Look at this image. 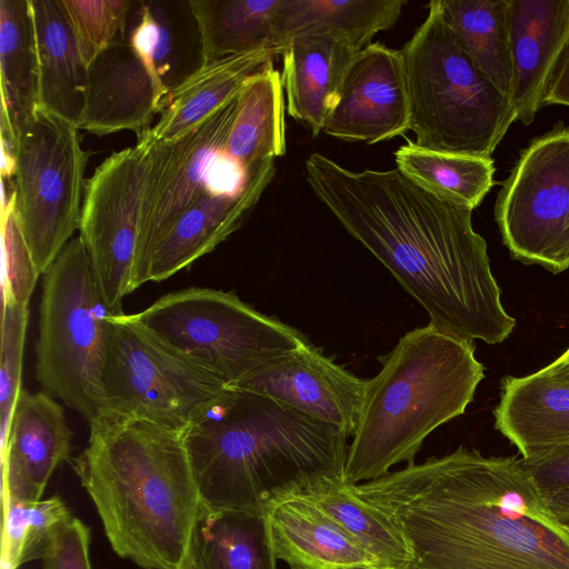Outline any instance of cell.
Returning <instances> with one entry per match:
<instances>
[{
  "label": "cell",
  "instance_id": "obj_1",
  "mask_svg": "<svg viewBox=\"0 0 569 569\" xmlns=\"http://www.w3.org/2000/svg\"><path fill=\"white\" fill-rule=\"evenodd\" d=\"M315 196L427 311L430 325L467 340H506L505 310L472 210L441 198L397 168L353 171L315 152L305 162Z\"/></svg>",
  "mask_w": 569,
  "mask_h": 569
},
{
  "label": "cell",
  "instance_id": "obj_2",
  "mask_svg": "<svg viewBox=\"0 0 569 569\" xmlns=\"http://www.w3.org/2000/svg\"><path fill=\"white\" fill-rule=\"evenodd\" d=\"M352 490L401 537L407 569H569V529L515 457L459 447Z\"/></svg>",
  "mask_w": 569,
  "mask_h": 569
},
{
  "label": "cell",
  "instance_id": "obj_3",
  "mask_svg": "<svg viewBox=\"0 0 569 569\" xmlns=\"http://www.w3.org/2000/svg\"><path fill=\"white\" fill-rule=\"evenodd\" d=\"M72 461L112 550L143 569H191L202 499L183 431L110 410Z\"/></svg>",
  "mask_w": 569,
  "mask_h": 569
},
{
  "label": "cell",
  "instance_id": "obj_4",
  "mask_svg": "<svg viewBox=\"0 0 569 569\" xmlns=\"http://www.w3.org/2000/svg\"><path fill=\"white\" fill-rule=\"evenodd\" d=\"M211 508L264 510L326 480H346L349 437L288 405L228 386L183 430Z\"/></svg>",
  "mask_w": 569,
  "mask_h": 569
},
{
  "label": "cell",
  "instance_id": "obj_5",
  "mask_svg": "<svg viewBox=\"0 0 569 569\" xmlns=\"http://www.w3.org/2000/svg\"><path fill=\"white\" fill-rule=\"evenodd\" d=\"M380 371L367 379L345 479L358 485L412 463L425 439L461 416L483 378L475 343L430 323L405 333L380 356Z\"/></svg>",
  "mask_w": 569,
  "mask_h": 569
},
{
  "label": "cell",
  "instance_id": "obj_6",
  "mask_svg": "<svg viewBox=\"0 0 569 569\" xmlns=\"http://www.w3.org/2000/svg\"><path fill=\"white\" fill-rule=\"evenodd\" d=\"M427 9L400 49L415 142L429 150L491 158L517 121L510 100L461 47L438 0Z\"/></svg>",
  "mask_w": 569,
  "mask_h": 569
},
{
  "label": "cell",
  "instance_id": "obj_7",
  "mask_svg": "<svg viewBox=\"0 0 569 569\" xmlns=\"http://www.w3.org/2000/svg\"><path fill=\"white\" fill-rule=\"evenodd\" d=\"M112 315L81 239L72 238L43 273L36 378L47 393L89 422L104 409L102 378Z\"/></svg>",
  "mask_w": 569,
  "mask_h": 569
},
{
  "label": "cell",
  "instance_id": "obj_8",
  "mask_svg": "<svg viewBox=\"0 0 569 569\" xmlns=\"http://www.w3.org/2000/svg\"><path fill=\"white\" fill-rule=\"evenodd\" d=\"M161 339L232 386L308 341L233 291L191 287L162 296L133 315Z\"/></svg>",
  "mask_w": 569,
  "mask_h": 569
},
{
  "label": "cell",
  "instance_id": "obj_9",
  "mask_svg": "<svg viewBox=\"0 0 569 569\" xmlns=\"http://www.w3.org/2000/svg\"><path fill=\"white\" fill-rule=\"evenodd\" d=\"M164 2L133 1L124 33L88 68L81 128L97 136L150 129L178 71V34Z\"/></svg>",
  "mask_w": 569,
  "mask_h": 569
},
{
  "label": "cell",
  "instance_id": "obj_10",
  "mask_svg": "<svg viewBox=\"0 0 569 569\" xmlns=\"http://www.w3.org/2000/svg\"><path fill=\"white\" fill-rule=\"evenodd\" d=\"M226 380L171 346L133 315H112L102 378L103 410L183 431Z\"/></svg>",
  "mask_w": 569,
  "mask_h": 569
},
{
  "label": "cell",
  "instance_id": "obj_11",
  "mask_svg": "<svg viewBox=\"0 0 569 569\" xmlns=\"http://www.w3.org/2000/svg\"><path fill=\"white\" fill-rule=\"evenodd\" d=\"M14 154V210L43 274L79 230L88 153L78 128L38 109Z\"/></svg>",
  "mask_w": 569,
  "mask_h": 569
},
{
  "label": "cell",
  "instance_id": "obj_12",
  "mask_svg": "<svg viewBox=\"0 0 569 569\" xmlns=\"http://www.w3.org/2000/svg\"><path fill=\"white\" fill-rule=\"evenodd\" d=\"M495 219L513 259L553 273L569 268V126L557 123L521 151Z\"/></svg>",
  "mask_w": 569,
  "mask_h": 569
},
{
  "label": "cell",
  "instance_id": "obj_13",
  "mask_svg": "<svg viewBox=\"0 0 569 569\" xmlns=\"http://www.w3.org/2000/svg\"><path fill=\"white\" fill-rule=\"evenodd\" d=\"M148 167L149 147L138 141L106 158L86 182L79 238L113 315L123 313V298L137 289Z\"/></svg>",
  "mask_w": 569,
  "mask_h": 569
},
{
  "label": "cell",
  "instance_id": "obj_14",
  "mask_svg": "<svg viewBox=\"0 0 569 569\" xmlns=\"http://www.w3.org/2000/svg\"><path fill=\"white\" fill-rule=\"evenodd\" d=\"M240 92V91H239ZM238 96L186 134L149 147V167L137 260L136 288L147 282L157 242L203 191L208 169L223 149L238 109Z\"/></svg>",
  "mask_w": 569,
  "mask_h": 569
},
{
  "label": "cell",
  "instance_id": "obj_15",
  "mask_svg": "<svg viewBox=\"0 0 569 569\" xmlns=\"http://www.w3.org/2000/svg\"><path fill=\"white\" fill-rule=\"evenodd\" d=\"M409 123L401 52L371 42L349 64L322 132L375 144L405 134L410 130Z\"/></svg>",
  "mask_w": 569,
  "mask_h": 569
},
{
  "label": "cell",
  "instance_id": "obj_16",
  "mask_svg": "<svg viewBox=\"0 0 569 569\" xmlns=\"http://www.w3.org/2000/svg\"><path fill=\"white\" fill-rule=\"evenodd\" d=\"M231 387L288 405L350 438L360 420L367 379L356 377L307 341Z\"/></svg>",
  "mask_w": 569,
  "mask_h": 569
},
{
  "label": "cell",
  "instance_id": "obj_17",
  "mask_svg": "<svg viewBox=\"0 0 569 569\" xmlns=\"http://www.w3.org/2000/svg\"><path fill=\"white\" fill-rule=\"evenodd\" d=\"M72 432L46 391L22 389L1 450L2 500H40L56 469L70 458Z\"/></svg>",
  "mask_w": 569,
  "mask_h": 569
},
{
  "label": "cell",
  "instance_id": "obj_18",
  "mask_svg": "<svg viewBox=\"0 0 569 569\" xmlns=\"http://www.w3.org/2000/svg\"><path fill=\"white\" fill-rule=\"evenodd\" d=\"M512 83L509 100L516 119L533 122L551 79L569 46V0H509Z\"/></svg>",
  "mask_w": 569,
  "mask_h": 569
},
{
  "label": "cell",
  "instance_id": "obj_19",
  "mask_svg": "<svg viewBox=\"0 0 569 569\" xmlns=\"http://www.w3.org/2000/svg\"><path fill=\"white\" fill-rule=\"evenodd\" d=\"M264 510L274 555L290 569H390L305 495Z\"/></svg>",
  "mask_w": 569,
  "mask_h": 569
},
{
  "label": "cell",
  "instance_id": "obj_20",
  "mask_svg": "<svg viewBox=\"0 0 569 569\" xmlns=\"http://www.w3.org/2000/svg\"><path fill=\"white\" fill-rule=\"evenodd\" d=\"M495 427L522 458L569 442V366L561 357L537 372L501 381Z\"/></svg>",
  "mask_w": 569,
  "mask_h": 569
},
{
  "label": "cell",
  "instance_id": "obj_21",
  "mask_svg": "<svg viewBox=\"0 0 569 569\" xmlns=\"http://www.w3.org/2000/svg\"><path fill=\"white\" fill-rule=\"evenodd\" d=\"M38 56V109L80 130L88 67L59 0H30Z\"/></svg>",
  "mask_w": 569,
  "mask_h": 569
},
{
  "label": "cell",
  "instance_id": "obj_22",
  "mask_svg": "<svg viewBox=\"0 0 569 569\" xmlns=\"http://www.w3.org/2000/svg\"><path fill=\"white\" fill-rule=\"evenodd\" d=\"M281 52L264 48L203 63L172 89L157 123L138 139L166 142L186 134L237 96L252 74Z\"/></svg>",
  "mask_w": 569,
  "mask_h": 569
},
{
  "label": "cell",
  "instance_id": "obj_23",
  "mask_svg": "<svg viewBox=\"0 0 569 569\" xmlns=\"http://www.w3.org/2000/svg\"><path fill=\"white\" fill-rule=\"evenodd\" d=\"M357 52L340 39L316 34L297 36L282 48L281 80L288 113L308 126L313 136L322 132Z\"/></svg>",
  "mask_w": 569,
  "mask_h": 569
},
{
  "label": "cell",
  "instance_id": "obj_24",
  "mask_svg": "<svg viewBox=\"0 0 569 569\" xmlns=\"http://www.w3.org/2000/svg\"><path fill=\"white\" fill-rule=\"evenodd\" d=\"M261 196L233 197L204 190L157 242L149 261L147 282L163 281L214 250L240 228Z\"/></svg>",
  "mask_w": 569,
  "mask_h": 569
},
{
  "label": "cell",
  "instance_id": "obj_25",
  "mask_svg": "<svg viewBox=\"0 0 569 569\" xmlns=\"http://www.w3.org/2000/svg\"><path fill=\"white\" fill-rule=\"evenodd\" d=\"M190 560L191 569H277L266 510L202 503Z\"/></svg>",
  "mask_w": 569,
  "mask_h": 569
},
{
  "label": "cell",
  "instance_id": "obj_26",
  "mask_svg": "<svg viewBox=\"0 0 569 569\" xmlns=\"http://www.w3.org/2000/svg\"><path fill=\"white\" fill-rule=\"evenodd\" d=\"M0 136L16 147L38 110V56L30 0H0Z\"/></svg>",
  "mask_w": 569,
  "mask_h": 569
},
{
  "label": "cell",
  "instance_id": "obj_27",
  "mask_svg": "<svg viewBox=\"0 0 569 569\" xmlns=\"http://www.w3.org/2000/svg\"><path fill=\"white\" fill-rule=\"evenodd\" d=\"M403 0H283L276 29L277 46L302 34L327 36L356 51L398 21Z\"/></svg>",
  "mask_w": 569,
  "mask_h": 569
},
{
  "label": "cell",
  "instance_id": "obj_28",
  "mask_svg": "<svg viewBox=\"0 0 569 569\" xmlns=\"http://www.w3.org/2000/svg\"><path fill=\"white\" fill-rule=\"evenodd\" d=\"M284 101L281 74L270 61L242 86L223 151L249 169L283 156Z\"/></svg>",
  "mask_w": 569,
  "mask_h": 569
},
{
  "label": "cell",
  "instance_id": "obj_29",
  "mask_svg": "<svg viewBox=\"0 0 569 569\" xmlns=\"http://www.w3.org/2000/svg\"><path fill=\"white\" fill-rule=\"evenodd\" d=\"M282 1L190 0L203 63L258 49L279 48L276 29Z\"/></svg>",
  "mask_w": 569,
  "mask_h": 569
},
{
  "label": "cell",
  "instance_id": "obj_30",
  "mask_svg": "<svg viewBox=\"0 0 569 569\" xmlns=\"http://www.w3.org/2000/svg\"><path fill=\"white\" fill-rule=\"evenodd\" d=\"M438 4L465 51L509 98L512 83L509 0H438Z\"/></svg>",
  "mask_w": 569,
  "mask_h": 569
},
{
  "label": "cell",
  "instance_id": "obj_31",
  "mask_svg": "<svg viewBox=\"0 0 569 569\" xmlns=\"http://www.w3.org/2000/svg\"><path fill=\"white\" fill-rule=\"evenodd\" d=\"M395 162L423 189L471 210L495 184L492 158L429 150L410 139L395 151Z\"/></svg>",
  "mask_w": 569,
  "mask_h": 569
},
{
  "label": "cell",
  "instance_id": "obj_32",
  "mask_svg": "<svg viewBox=\"0 0 569 569\" xmlns=\"http://www.w3.org/2000/svg\"><path fill=\"white\" fill-rule=\"evenodd\" d=\"M390 569H407L408 548L388 518L346 480H326L305 493Z\"/></svg>",
  "mask_w": 569,
  "mask_h": 569
},
{
  "label": "cell",
  "instance_id": "obj_33",
  "mask_svg": "<svg viewBox=\"0 0 569 569\" xmlns=\"http://www.w3.org/2000/svg\"><path fill=\"white\" fill-rule=\"evenodd\" d=\"M71 517L59 497L3 501L0 569H18L42 558L54 531Z\"/></svg>",
  "mask_w": 569,
  "mask_h": 569
},
{
  "label": "cell",
  "instance_id": "obj_34",
  "mask_svg": "<svg viewBox=\"0 0 569 569\" xmlns=\"http://www.w3.org/2000/svg\"><path fill=\"white\" fill-rule=\"evenodd\" d=\"M73 31L86 66H89L127 28L131 0H59Z\"/></svg>",
  "mask_w": 569,
  "mask_h": 569
},
{
  "label": "cell",
  "instance_id": "obj_35",
  "mask_svg": "<svg viewBox=\"0 0 569 569\" xmlns=\"http://www.w3.org/2000/svg\"><path fill=\"white\" fill-rule=\"evenodd\" d=\"M29 310L2 299L0 366V440L3 449L16 403L22 391L21 377Z\"/></svg>",
  "mask_w": 569,
  "mask_h": 569
},
{
  "label": "cell",
  "instance_id": "obj_36",
  "mask_svg": "<svg viewBox=\"0 0 569 569\" xmlns=\"http://www.w3.org/2000/svg\"><path fill=\"white\" fill-rule=\"evenodd\" d=\"M3 258L2 299L27 306L41 272L22 233L13 208L1 217Z\"/></svg>",
  "mask_w": 569,
  "mask_h": 569
},
{
  "label": "cell",
  "instance_id": "obj_37",
  "mask_svg": "<svg viewBox=\"0 0 569 569\" xmlns=\"http://www.w3.org/2000/svg\"><path fill=\"white\" fill-rule=\"evenodd\" d=\"M90 529L70 517L54 531L41 558L42 569H93Z\"/></svg>",
  "mask_w": 569,
  "mask_h": 569
},
{
  "label": "cell",
  "instance_id": "obj_38",
  "mask_svg": "<svg viewBox=\"0 0 569 569\" xmlns=\"http://www.w3.org/2000/svg\"><path fill=\"white\" fill-rule=\"evenodd\" d=\"M517 462L542 498L569 488V442L540 456L517 459Z\"/></svg>",
  "mask_w": 569,
  "mask_h": 569
},
{
  "label": "cell",
  "instance_id": "obj_39",
  "mask_svg": "<svg viewBox=\"0 0 569 569\" xmlns=\"http://www.w3.org/2000/svg\"><path fill=\"white\" fill-rule=\"evenodd\" d=\"M559 104L569 107V46L551 79L545 106Z\"/></svg>",
  "mask_w": 569,
  "mask_h": 569
},
{
  "label": "cell",
  "instance_id": "obj_40",
  "mask_svg": "<svg viewBox=\"0 0 569 569\" xmlns=\"http://www.w3.org/2000/svg\"><path fill=\"white\" fill-rule=\"evenodd\" d=\"M543 500L558 519L569 518V488L550 493Z\"/></svg>",
  "mask_w": 569,
  "mask_h": 569
},
{
  "label": "cell",
  "instance_id": "obj_41",
  "mask_svg": "<svg viewBox=\"0 0 569 569\" xmlns=\"http://www.w3.org/2000/svg\"><path fill=\"white\" fill-rule=\"evenodd\" d=\"M560 357L569 366V348Z\"/></svg>",
  "mask_w": 569,
  "mask_h": 569
},
{
  "label": "cell",
  "instance_id": "obj_42",
  "mask_svg": "<svg viewBox=\"0 0 569 569\" xmlns=\"http://www.w3.org/2000/svg\"><path fill=\"white\" fill-rule=\"evenodd\" d=\"M562 523H565L569 529V518L559 519Z\"/></svg>",
  "mask_w": 569,
  "mask_h": 569
}]
</instances>
